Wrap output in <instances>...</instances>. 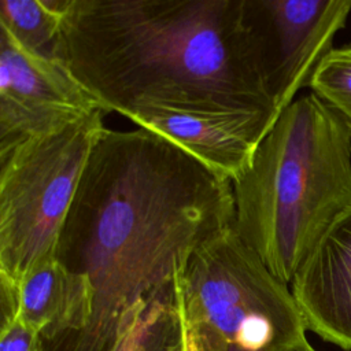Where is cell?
I'll use <instances>...</instances> for the list:
<instances>
[{"instance_id": "obj_7", "label": "cell", "mask_w": 351, "mask_h": 351, "mask_svg": "<svg viewBox=\"0 0 351 351\" xmlns=\"http://www.w3.org/2000/svg\"><path fill=\"white\" fill-rule=\"evenodd\" d=\"M97 110L100 104L56 58L26 49L0 26V156Z\"/></svg>"}, {"instance_id": "obj_9", "label": "cell", "mask_w": 351, "mask_h": 351, "mask_svg": "<svg viewBox=\"0 0 351 351\" xmlns=\"http://www.w3.org/2000/svg\"><path fill=\"white\" fill-rule=\"evenodd\" d=\"M307 330L351 350V208L325 232L291 282Z\"/></svg>"}, {"instance_id": "obj_12", "label": "cell", "mask_w": 351, "mask_h": 351, "mask_svg": "<svg viewBox=\"0 0 351 351\" xmlns=\"http://www.w3.org/2000/svg\"><path fill=\"white\" fill-rule=\"evenodd\" d=\"M111 351H186L176 282L145 304Z\"/></svg>"}, {"instance_id": "obj_5", "label": "cell", "mask_w": 351, "mask_h": 351, "mask_svg": "<svg viewBox=\"0 0 351 351\" xmlns=\"http://www.w3.org/2000/svg\"><path fill=\"white\" fill-rule=\"evenodd\" d=\"M104 111L26 140L0 156V276L18 281L55 256Z\"/></svg>"}, {"instance_id": "obj_13", "label": "cell", "mask_w": 351, "mask_h": 351, "mask_svg": "<svg viewBox=\"0 0 351 351\" xmlns=\"http://www.w3.org/2000/svg\"><path fill=\"white\" fill-rule=\"evenodd\" d=\"M308 88L340 117L351 134V43L328 52Z\"/></svg>"}, {"instance_id": "obj_11", "label": "cell", "mask_w": 351, "mask_h": 351, "mask_svg": "<svg viewBox=\"0 0 351 351\" xmlns=\"http://www.w3.org/2000/svg\"><path fill=\"white\" fill-rule=\"evenodd\" d=\"M71 0H0V26L26 49L53 58Z\"/></svg>"}, {"instance_id": "obj_3", "label": "cell", "mask_w": 351, "mask_h": 351, "mask_svg": "<svg viewBox=\"0 0 351 351\" xmlns=\"http://www.w3.org/2000/svg\"><path fill=\"white\" fill-rule=\"evenodd\" d=\"M232 189L237 234L289 285L351 208V134L318 96L303 95L280 114Z\"/></svg>"}, {"instance_id": "obj_2", "label": "cell", "mask_w": 351, "mask_h": 351, "mask_svg": "<svg viewBox=\"0 0 351 351\" xmlns=\"http://www.w3.org/2000/svg\"><path fill=\"white\" fill-rule=\"evenodd\" d=\"M104 112H266L243 0H71L53 49Z\"/></svg>"}, {"instance_id": "obj_8", "label": "cell", "mask_w": 351, "mask_h": 351, "mask_svg": "<svg viewBox=\"0 0 351 351\" xmlns=\"http://www.w3.org/2000/svg\"><path fill=\"white\" fill-rule=\"evenodd\" d=\"M171 141L207 169L236 180L250 165L277 118L266 112H188L155 110L129 118Z\"/></svg>"}, {"instance_id": "obj_4", "label": "cell", "mask_w": 351, "mask_h": 351, "mask_svg": "<svg viewBox=\"0 0 351 351\" xmlns=\"http://www.w3.org/2000/svg\"><path fill=\"white\" fill-rule=\"evenodd\" d=\"M186 351H302L311 347L288 284L234 226L197 247L176 278Z\"/></svg>"}, {"instance_id": "obj_1", "label": "cell", "mask_w": 351, "mask_h": 351, "mask_svg": "<svg viewBox=\"0 0 351 351\" xmlns=\"http://www.w3.org/2000/svg\"><path fill=\"white\" fill-rule=\"evenodd\" d=\"M234 223L232 182L162 136L106 129L93 147L55 258L85 276V328L40 351H111L207 240Z\"/></svg>"}, {"instance_id": "obj_6", "label": "cell", "mask_w": 351, "mask_h": 351, "mask_svg": "<svg viewBox=\"0 0 351 351\" xmlns=\"http://www.w3.org/2000/svg\"><path fill=\"white\" fill-rule=\"evenodd\" d=\"M350 12L351 0H243L254 63L278 115L310 86Z\"/></svg>"}, {"instance_id": "obj_10", "label": "cell", "mask_w": 351, "mask_h": 351, "mask_svg": "<svg viewBox=\"0 0 351 351\" xmlns=\"http://www.w3.org/2000/svg\"><path fill=\"white\" fill-rule=\"evenodd\" d=\"M18 314L41 341H49L85 328L92 311L89 280L71 271L55 256L16 281Z\"/></svg>"}, {"instance_id": "obj_15", "label": "cell", "mask_w": 351, "mask_h": 351, "mask_svg": "<svg viewBox=\"0 0 351 351\" xmlns=\"http://www.w3.org/2000/svg\"><path fill=\"white\" fill-rule=\"evenodd\" d=\"M302 351H315L313 347H308V348H306V350H302Z\"/></svg>"}, {"instance_id": "obj_14", "label": "cell", "mask_w": 351, "mask_h": 351, "mask_svg": "<svg viewBox=\"0 0 351 351\" xmlns=\"http://www.w3.org/2000/svg\"><path fill=\"white\" fill-rule=\"evenodd\" d=\"M40 335L19 314L0 324V351H40Z\"/></svg>"}]
</instances>
